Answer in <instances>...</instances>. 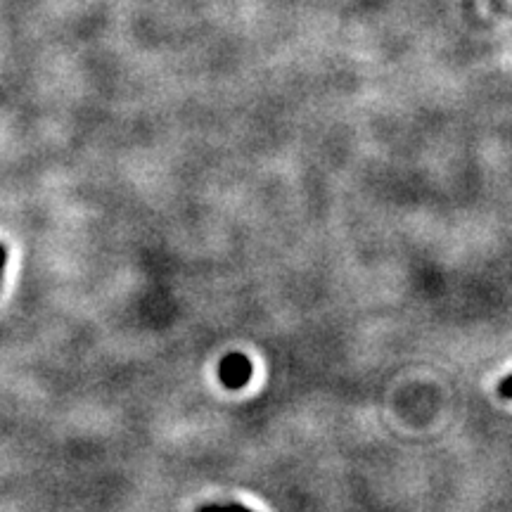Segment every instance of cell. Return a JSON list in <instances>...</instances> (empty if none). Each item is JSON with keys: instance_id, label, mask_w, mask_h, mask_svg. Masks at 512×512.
<instances>
[{"instance_id": "obj_3", "label": "cell", "mask_w": 512, "mask_h": 512, "mask_svg": "<svg viewBox=\"0 0 512 512\" xmlns=\"http://www.w3.org/2000/svg\"><path fill=\"white\" fill-rule=\"evenodd\" d=\"M498 392H501V396H505V399H512V375L505 377L501 387H498Z\"/></svg>"}, {"instance_id": "obj_2", "label": "cell", "mask_w": 512, "mask_h": 512, "mask_svg": "<svg viewBox=\"0 0 512 512\" xmlns=\"http://www.w3.org/2000/svg\"><path fill=\"white\" fill-rule=\"evenodd\" d=\"M197 512H254V510H249L240 503H209V505H202Z\"/></svg>"}, {"instance_id": "obj_4", "label": "cell", "mask_w": 512, "mask_h": 512, "mask_svg": "<svg viewBox=\"0 0 512 512\" xmlns=\"http://www.w3.org/2000/svg\"><path fill=\"white\" fill-rule=\"evenodd\" d=\"M5 264H8V249H5V245H0V280H3Z\"/></svg>"}, {"instance_id": "obj_1", "label": "cell", "mask_w": 512, "mask_h": 512, "mask_svg": "<svg viewBox=\"0 0 512 512\" xmlns=\"http://www.w3.org/2000/svg\"><path fill=\"white\" fill-rule=\"evenodd\" d=\"M219 377L228 389H242L252 380V361L245 354H228L219 366Z\"/></svg>"}]
</instances>
